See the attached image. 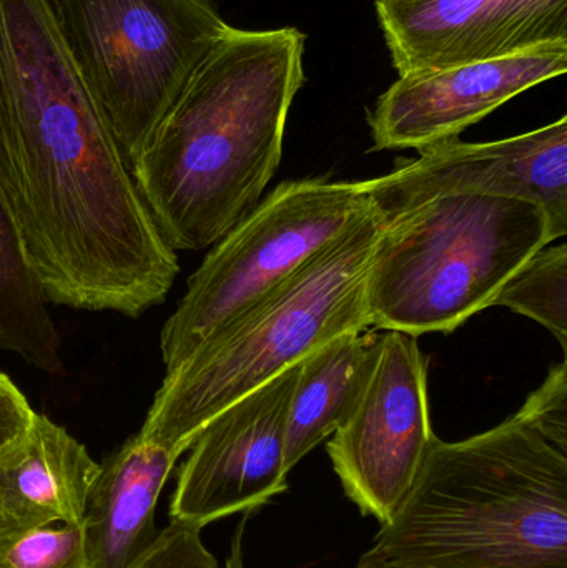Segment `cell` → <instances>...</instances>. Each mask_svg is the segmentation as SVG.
Masks as SVG:
<instances>
[{"mask_svg": "<svg viewBox=\"0 0 567 568\" xmlns=\"http://www.w3.org/2000/svg\"><path fill=\"white\" fill-rule=\"evenodd\" d=\"M0 189L49 303L142 316L180 272L49 0H0Z\"/></svg>", "mask_w": 567, "mask_h": 568, "instance_id": "6da1fadb", "label": "cell"}, {"mask_svg": "<svg viewBox=\"0 0 567 568\" xmlns=\"http://www.w3.org/2000/svg\"><path fill=\"white\" fill-rule=\"evenodd\" d=\"M303 55L295 27L230 26L130 166L173 252L210 248L262 202L305 83Z\"/></svg>", "mask_w": 567, "mask_h": 568, "instance_id": "7a4b0ae2", "label": "cell"}, {"mask_svg": "<svg viewBox=\"0 0 567 568\" xmlns=\"http://www.w3.org/2000/svg\"><path fill=\"white\" fill-rule=\"evenodd\" d=\"M356 568H567L566 454L516 416L435 437Z\"/></svg>", "mask_w": 567, "mask_h": 568, "instance_id": "3957f363", "label": "cell"}, {"mask_svg": "<svg viewBox=\"0 0 567 568\" xmlns=\"http://www.w3.org/2000/svg\"><path fill=\"white\" fill-rule=\"evenodd\" d=\"M383 226L375 206L169 371L140 436L182 456L216 414L330 341L368 329L366 278Z\"/></svg>", "mask_w": 567, "mask_h": 568, "instance_id": "277c9868", "label": "cell"}, {"mask_svg": "<svg viewBox=\"0 0 567 568\" xmlns=\"http://www.w3.org/2000/svg\"><path fill=\"white\" fill-rule=\"evenodd\" d=\"M553 242L546 210L513 196L449 193L385 216L366 278L369 326L453 333Z\"/></svg>", "mask_w": 567, "mask_h": 568, "instance_id": "5b68a950", "label": "cell"}, {"mask_svg": "<svg viewBox=\"0 0 567 568\" xmlns=\"http://www.w3.org/2000/svg\"><path fill=\"white\" fill-rule=\"evenodd\" d=\"M129 166L230 29L213 0H49Z\"/></svg>", "mask_w": 567, "mask_h": 568, "instance_id": "8992f818", "label": "cell"}, {"mask_svg": "<svg viewBox=\"0 0 567 568\" xmlns=\"http://www.w3.org/2000/svg\"><path fill=\"white\" fill-rule=\"evenodd\" d=\"M375 210L363 182H283L210 250L160 333L166 373Z\"/></svg>", "mask_w": 567, "mask_h": 568, "instance_id": "52a82bcc", "label": "cell"}, {"mask_svg": "<svg viewBox=\"0 0 567 568\" xmlns=\"http://www.w3.org/2000/svg\"><path fill=\"white\" fill-rule=\"evenodd\" d=\"M428 361L418 337L379 334L358 399L326 444L346 497L386 526L408 496L435 440Z\"/></svg>", "mask_w": 567, "mask_h": 568, "instance_id": "ba28073f", "label": "cell"}, {"mask_svg": "<svg viewBox=\"0 0 567 568\" xmlns=\"http://www.w3.org/2000/svg\"><path fill=\"white\" fill-rule=\"evenodd\" d=\"M298 364L200 430L180 469L170 520L203 529L233 514L260 509L288 490L286 420Z\"/></svg>", "mask_w": 567, "mask_h": 568, "instance_id": "9c48e42d", "label": "cell"}, {"mask_svg": "<svg viewBox=\"0 0 567 568\" xmlns=\"http://www.w3.org/2000/svg\"><path fill=\"white\" fill-rule=\"evenodd\" d=\"M363 185L385 216L449 193L528 200L546 210L556 240L563 239L567 233V116L498 142L438 143Z\"/></svg>", "mask_w": 567, "mask_h": 568, "instance_id": "30bf717a", "label": "cell"}, {"mask_svg": "<svg viewBox=\"0 0 567 568\" xmlns=\"http://www.w3.org/2000/svg\"><path fill=\"white\" fill-rule=\"evenodd\" d=\"M399 77L567 42V0H375Z\"/></svg>", "mask_w": 567, "mask_h": 568, "instance_id": "8fae6325", "label": "cell"}, {"mask_svg": "<svg viewBox=\"0 0 567 568\" xmlns=\"http://www.w3.org/2000/svg\"><path fill=\"white\" fill-rule=\"evenodd\" d=\"M567 42L485 62L403 75L368 113L373 150H425L466 129L539 83L565 75Z\"/></svg>", "mask_w": 567, "mask_h": 568, "instance_id": "7c38bea8", "label": "cell"}, {"mask_svg": "<svg viewBox=\"0 0 567 568\" xmlns=\"http://www.w3.org/2000/svg\"><path fill=\"white\" fill-rule=\"evenodd\" d=\"M99 470L83 444L33 410L0 453V542L52 524L82 526Z\"/></svg>", "mask_w": 567, "mask_h": 568, "instance_id": "4fadbf2b", "label": "cell"}, {"mask_svg": "<svg viewBox=\"0 0 567 568\" xmlns=\"http://www.w3.org/2000/svg\"><path fill=\"white\" fill-rule=\"evenodd\" d=\"M179 457L136 434L100 464L82 523L90 568H129L152 549L156 503Z\"/></svg>", "mask_w": 567, "mask_h": 568, "instance_id": "5bb4252c", "label": "cell"}, {"mask_svg": "<svg viewBox=\"0 0 567 568\" xmlns=\"http://www.w3.org/2000/svg\"><path fill=\"white\" fill-rule=\"evenodd\" d=\"M378 337L368 329L343 334L298 364L286 420L288 473L348 416L372 371Z\"/></svg>", "mask_w": 567, "mask_h": 568, "instance_id": "9a60e30c", "label": "cell"}, {"mask_svg": "<svg viewBox=\"0 0 567 568\" xmlns=\"http://www.w3.org/2000/svg\"><path fill=\"white\" fill-rule=\"evenodd\" d=\"M49 300L30 265L16 216L0 189V347L49 374H63Z\"/></svg>", "mask_w": 567, "mask_h": 568, "instance_id": "2e32d148", "label": "cell"}, {"mask_svg": "<svg viewBox=\"0 0 567 568\" xmlns=\"http://www.w3.org/2000/svg\"><path fill=\"white\" fill-rule=\"evenodd\" d=\"M493 306L508 307L545 326L567 349V245H548L503 286Z\"/></svg>", "mask_w": 567, "mask_h": 568, "instance_id": "e0dca14e", "label": "cell"}, {"mask_svg": "<svg viewBox=\"0 0 567 568\" xmlns=\"http://www.w3.org/2000/svg\"><path fill=\"white\" fill-rule=\"evenodd\" d=\"M0 568H90L83 527L52 524L0 542Z\"/></svg>", "mask_w": 567, "mask_h": 568, "instance_id": "ac0fdd59", "label": "cell"}, {"mask_svg": "<svg viewBox=\"0 0 567 568\" xmlns=\"http://www.w3.org/2000/svg\"><path fill=\"white\" fill-rule=\"evenodd\" d=\"M541 434L561 453L567 450V364L566 361L549 369L545 383L531 394L515 414Z\"/></svg>", "mask_w": 567, "mask_h": 568, "instance_id": "d6986e66", "label": "cell"}, {"mask_svg": "<svg viewBox=\"0 0 567 568\" xmlns=\"http://www.w3.org/2000/svg\"><path fill=\"white\" fill-rule=\"evenodd\" d=\"M129 568H222L206 549L202 529L180 520H170L160 530L152 549Z\"/></svg>", "mask_w": 567, "mask_h": 568, "instance_id": "ffe728a7", "label": "cell"}, {"mask_svg": "<svg viewBox=\"0 0 567 568\" xmlns=\"http://www.w3.org/2000/svg\"><path fill=\"white\" fill-rule=\"evenodd\" d=\"M33 409L19 387L0 373V453L29 426Z\"/></svg>", "mask_w": 567, "mask_h": 568, "instance_id": "44dd1931", "label": "cell"}, {"mask_svg": "<svg viewBox=\"0 0 567 568\" xmlns=\"http://www.w3.org/2000/svg\"><path fill=\"white\" fill-rule=\"evenodd\" d=\"M243 526L245 523L240 524L235 537H233L232 546H230V554L226 557L225 566L223 568H245V560H243Z\"/></svg>", "mask_w": 567, "mask_h": 568, "instance_id": "7402d4cb", "label": "cell"}]
</instances>
